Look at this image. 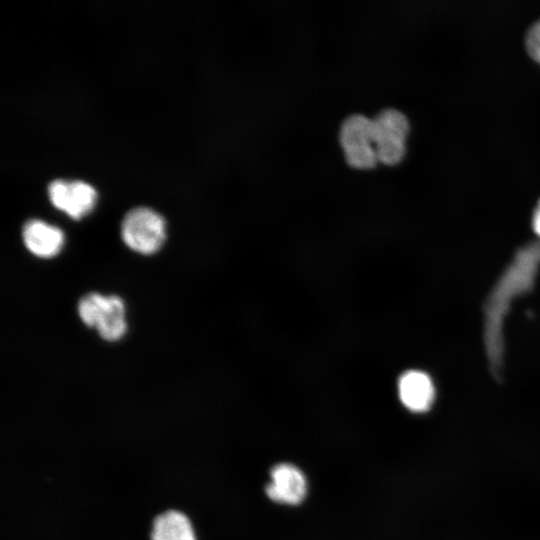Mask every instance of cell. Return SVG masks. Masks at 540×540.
I'll list each match as a JSON object with an SVG mask.
<instances>
[{"instance_id":"1","label":"cell","mask_w":540,"mask_h":540,"mask_svg":"<svg viewBox=\"0 0 540 540\" xmlns=\"http://www.w3.org/2000/svg\"><path fill=\"white\" fill-rule=\"evenodd\" d=\"M77 311L81 321L87 327L96 328L105 341H118L127 331L125 305L117 295L89 292L80 298Z\"/></svg>"},{"instance_id":"2","label":"cell","mask_w":540,"mask_h":540,"mask_svg":"<svg viewBox=\"0 0 540 540\" xmlns=\"http://www.w3.org/2000/svg\"><path fill=\"white\" fill-rule=\"evenodd\" d=\"M121 237L131 250L151 255L160 250L166 239V222L156 211L148 207H136L124 216Z\"/></svg>"},{"instance_id":"3","label":"cell","mask_w":540,"mask_h":540,"mask_svg":"<svg viewBox=\"0 0 540 540\" xmlns=\"http://www.w3.org/2000/svg\"><path fill=\"white\" fill-rule=\"evenodd\" d=\"M372 123L378 161L387 165L399 163L406 151L407 117L397 109L387 108L379 112Z\"/></svg>"},{"instance_id":"4","label":"cell","mask_w":540,"mask_h":540,"mask_svg":"<svg viewBox=\"0 0 540 540\" xmlns=\"http://www.w3.org/2000/svg\"><path fill=\"white\" fill-rule=\"evenodd\" d=\"M340 143L349 165L359 169H368L378 161L372 119L362 114H352L342 123Z\"/></svg>"},{"instance_id":"5","label":"cell","mask_w":540,"mask_h":540,"mask_svg":"<svg viewBox=\"0 0 540 540\" xmlns=\"http://www.w3.org/2000/svg\"><path fill=\"white\" fill-rule=\"evenodd\" d=\"M51 203L71 218L79 220L92 211L97 193L83 181L55 180L48 187Z\"/></svg>"},{"instance_id":"6","label":"cell","mask_w":540,"mask_h":540,"mask_svg":"<svg viewBox=\"0 0 540 540\" xmlns=\"http://www.w3.org/2000/svg\"><path fill=\"white\" fill-rule=\"evenodd\" d=\"M270 481L265 487L269 499L286 505L300 504L307 494V479L296 465L278 463L270 470Z\"/></svg>"},{"instance_id":"7","label":"cell","mask_w":540,"mask_h":540,"mask_svg":"<svg viewBox=\"0 0 540 540\" xmlns=\"http://www.w3.org/2000/svg\"><path fill=\"white\" fill-rule=\"evenodd\" d=\"M398 395L405 408L415 413H423L432 406L435 389L431 378L426 373L409 370L399 378Z\"/></svg>"},{"instance_id":"8","label":"cell","mask_w":540,"mask_h":540,"mask_svg":"<svg viewBox=\"0 0 540 540\" xmlns=\"http://www.w3.org/2000/svg\"><path fill=\"white\" fill-rule=\"evenodd\" d=\"M22 237L26 248L41 258L56 256L65 242L60 228L39 219H31L24 224Z\"/></svg>"},{"instance_id":"9","label":"cell","mask_w":540,"mask_h":540,"mask_svg":"<svg viewBox=\"0 0 540 540\" xmlns=\"http://www.w3.org/2000/svg\"><path fill=\"white\" fill-rule=\"evenodd\" d=\"M151 540H196L189 518L182 512L168 510L155 517Z\"/></svg>"},{"instance_id":"10","label":"cell","mask_w":540,"mask_h":540,"mask_svg":"<svg viewBox=\"0 0 540 540\" xmlns=\"http://www.w3.org/2000/svg\"><path fill=\"white\" fill-rule=\"evenodd\" d=\"M525 44L529 55L540 64V19L529 27Z\"/></svg>"},{"instance_id":"11","label":"cell","mask_w":540,"mask_h":540,"mask_svg":"<svg viewBox=\"0 0 540 540\" xmlns=\"http://www.w3.org/2000/svg\"><path fill=\"white\" fill-rule=\"evenodd\" d=\"M532 226L535 233L540 237V200L538 201L534 210Z\"/></svg>"}]
</instances>
